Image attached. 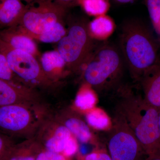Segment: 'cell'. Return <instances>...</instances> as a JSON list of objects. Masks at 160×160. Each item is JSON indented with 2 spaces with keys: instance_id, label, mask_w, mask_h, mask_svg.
<instances>
[{
  "instance_id": "1",
  "label": "cell",
  "mask_w": 160,
  "mask_h": 160,
  "mask_svg": "<svg viewBox=\"0 0 160 160\" xmlns=\"http://www.w3.org/2000/svg\"><path fill=\"white\" fill-rule=\"evenodd\" d=\"M115 114L133 132L149 158L158 155L160 149L159 110L145 101L142 95L128 86L117 89Z\"/></svg>"
},
{
  "instance_id": "2",
  "label": "cell",
  "mask_w": 160,
  "mask_h": 160,
  "mask_svg": "<svg viewBox=\"0 0 160 160\" xmlns=\"http://www.w3.org/2000/svg\"><path fill=\"white\" fill-rule=\"evenodd\" d=\"M120 49L132 78L138 82L143 74L160 62V46L150 29L138 21L124 24Z\"/></svg>"
},
{
  "instance_id": "3",
  "label": "cell",
  "mask_w": 160,
  "mask_h": 160,
  "mask_svg": "<svg viewBox=\"0 0 160 160\" xmlns=\"http://www.w3.org/2000/svg\"><path fill=\"white\" fill-rule=\"evenodd\" d=\"M126 66L119 48L108 43L101 44L86 63L83 76L87 84L99 91L116 88Z\"/></svg>"
},
{
  "instance_id": "4",
  "label": "cell",
  "mask_w": 160,
  "mask_h": 160,
  "mask_svg": "<svg viewBox=\"0 0 160 160\" xmlns=\"http://www.w3.org/2000/svg\"><path fill=\"white\" fill-rule=\"evenodd\" d=\"M89 25L82 21L69 26L66 35L58 42L57 51L67 67L77 70L86 64L95 49Z\"/></svg>"
},
{
  "instance_id": "5",
  "label": "cell",
  "mask_w": 160,
  "mask_h": 160,
  "mask_svg": "<svg viewBox=\"0 0 160 160\" xmlns=\"http://www.w3.org/2000/svg\"><path fill=\"white\" fill-rule=\"evenodd\" d=\"M34 4L27 5L19 23L14 28L32 39L55 23L62 22L67 8L50 0H38Z\"/></svg>"
},
{
  "instance_id": "6",
  "label": "cell",
  "mask_w": 160,
  "mask_h": 160,
  "mask_svg": "<svg viewBox=\"0 0 160 160\" xmlns=\"http://www.w3.org/2000/svg\"><path fill=\"white\" fill-rule=\"evenodd\" d=\"M108 147L112 160H138L142 155L148 157L133 132L115 113L109 130Z\"/></svg>"
},
{
  "instance_id": "7",
  "label": "cell",
  "mask_w": 160,
  "mask_h": 160,
  "mask_svg": "<svg viewBox=\"0 0 160 160\" xmlns=\"http://www.w3.org/2000/svg\"><path fill=\"white\" fill-rule=\"evenodd\" d=\"M0 52L6 57L15 75L23 81L42 86L51 83L50 79L43 71L37 58L32 55L12 49L1 42Z\"/></svg>"
},
{
  "instance_id": "8",
  "label": "cell",
  "mask_w": 160,
  "mask_h": 160,
  "mask_svg": "<svg viewBox=\"0 0 160 160\" xmlns=\"http://www.w3.org/2000/svg\"><path fill=\"white\" fill-rule=\"evenodd\" d=\"M32 114L23 104L0 107V130L6 133H20L32 123Z\"/></svg>"
},
{
  "instance_id": "9",
  "label": "cell",
  "mask_w": 160,
  "mask_h": 160,
  "mask_svg": "<svg viewBox=\"0 0 160 160\" xmlns=\"http://www.w3.org/2000/svg\"><path fill=\"white\" fill-rule=\"evenodd\" d=\"M138 82L145 101L160 109V62L147 70Z\"/></svg>"
},
{
  "instance_id": "10",
  "label": "cell",
  "mask_w": 160,
  "mask_h": 160,
  "mask_svg": "<svg viewBox=\"0 0 160 160\" xmlns=\"http://www.w3.org/2000/svg\"><path fill=\"white\" fill-rule=\"evenodd\" d=\"M0 42L12 49L25 52L36 58L41 57L37 46L33 39L21 33L14 28L1 32Z\"/></svg>"
},
{
  "instance_id": "11",
  "label": "cell",
  "mask_w": 160,
  "mask_h": 160,
  "mask_svg": "<svg viewBox=\"0 0 160 160\" xmlns=\"http://www.w3.org/2000/svg\"><path fill=\"white\" fill-rule=\"evenodd\" d=\"M27 7L17 0H2L0 3V26L14 28L18 26Z\"/></svg>"
},
{
  "instance_id": "12",
  "label": "cell",
  "mask_w": 160,
  "mask_h": 160,
  "mask_svg": "<svg viewBox=\"0 0 160 160\" xmlns=\"http://www.w3.org/2000/svg\"><path fill=\"white\" fill-rule=\"evenodd\" d=\"M32 92L29 89L15 83L0 78V107L12 104H23L29 99Z\"/></svg>"
},
{
  "instance_id": "13",
  "label": "cell",
  "mask_w": 160,
  "mask_h": 160,
  "mask_svg": "<svg viewBox=\"0 0 160 160\" xmlns=\"http://www.w3.org/2000/svg\"><path fill=\"white\" fill-rule=\"evenodd\" d=\"M40 63L46 75L49 77L60 75L66 66L65 60L57 50L46 52L41 55Z\"/></svg>"
},
{
  "instance_id": "14",
  "label": "cell",
  "mask_w": 160,
  "mask_h": 160,
  "mask_svg": "<svg viewBox=\"0 0 160 160\" xmlns=\"http://www.w3.org/2000/svg\"><path fill=\"white\" fill-rule=\"evenodd\" d=\"M89 29L93 38L102 39L109 37L114 29V24L110 18L100 16L89 23Z\"/></svg>"
},
{
  "instance_id": "15",
  "label": "cell",
  "mask_w": 160,
  "mask_h": 160,
  "mask_svg": "<svg viewBox=\"0 0 160 160\" xmlns=\"http://www.w3.org/2000/svg\"><path fill=\"white\" fill-rule=\"evenodd\" d=\"M65 126L81 142H87L91 138L89 126L80 118L76 117L69 118L65 122Z\"/></svg>"
},
{
  "instance_id": "16",
  "label": "cell",
  "mask_w": 160,
  "mask_h": 160,
  "mask_svg": "<svg viewBox=\"0 0 160 160\" xmlns=\"http://www.w3.org/2000/svg\"><path fill=\"white\" fill-rule=\"evenodd\" d=\"M71 137V132L66 126H59L53 135L46 142V149L48 151L57 153L63 152L66 142Z\"/></svg>"
},
{
  "instance_id": "17",
  "label": "cell",
  "mask_w": 160,
  "mask_h": 160,
  "mask_svg": "<svg viewBox=\"0 0 160 160\" xmlns=\"http://www.w3.org/2000/svg\"><path fill=\"white\" fill-rule=\"evenodd\" d=\"M87 123L94 129L105 130L110 128L112 122L108 115L100 108H92L86 115Z\"/></svg>"
},
{
  "instance_id": "18",
  "label": "cell",
  "mask_w": 160,
  "mask_h": 160,
  "mask_svg": "<svg viewBox=\"0 0 160 160\" xmlns=\"http://www.w3.org/2000/svg\"><path fill=\"white\" fill-rule=\"evenodd\" d=\"M66 33L67 30L63 25L62 22H59L35 38L34 39L45 43L58 42Z\"/></svg>"
},
{
  "instance_id": "19",
  "label": "cell",
  "mask_w": 160,
  "mask_h": 160,
  "mask_svg": "<svg viewBox=\"0 0 160 160\" xmlns=\"http://www.w3.org/2000/svg\"><path fill=\"white\" fill-rule=\"evenodd\" d=\"M96 102V96L94 92L88 87H84L78 93L74 104L81 110H87L93 108Z\"/></svg>"
},
{
  "instance_id": "20",
  "label": "cell",
  "mask_w": 160,
  "mask_h": 160,
  "mask_svg": "<svg viewBox=\"0 0 160 160\" xmlns=\"http://www.w3.org/2000/svg\"><path fill=\"white\" fill-rule=\"evenodd\" d=\"M81 4L86 13L90 15H104L109 8L108 0H79Z\"/></svg>"
},
{
  "instance_id": "21",
  "label": "cell",
  "mask_w": 160,
  "mask_h": 160,
  "mask_svg": "<svg viewBox=\"0 0 160 160\" xmlns=\"http://www.w3.org/2000/svg\"><path fill=\"white\" fill-rule=\"evenodd\" d=\"M146 4L152 25L160 35V0H147Z\"/></svg>"
},
{
  "instance_id": "22",
  "label": "cell",
  "mask_w": 160,
  "mask_h": 160,
  "mask_svg": "<svg viewBox=\"0 0 160 160\" xmlns=\"http://www.w3.org/2000/svg\"><path fill=\"white\" fill-rule=\"evenodd\" d=\"M14 73L9 67L6 57L0 52V78L14 83Z\"/></svg>"
},
{
  "instance_id": "23",
  "label": "cell",
  "mask_w": 160,
  "mask_h": 160,
  "mask_svg": "<svg viewBox=\"0 0 160 160\" xmlns=\"http://www.w3.org/2000/svg\"><path fill=\"white\" fill-rule=\"evenodd\" d=\"M36 160H66L62 155L57 152L47 151L38 155Z\"/></svg>"
},
{
  "instance_id": "24",
  "label": "cell",
  "mask_w": 160,
  "mask_h": 160,
  "mask_svg": "<svg viewBox=\"0 0 160 160\" xmlns=\"http://www.w3.org/2000/svg\"><path fill=\"white\" fill-rule=\"evenodd\" d=\"M78 149V143L76 140L71 137L66 142L63 152L65 155L71 156L76 152Z\"/></svg>"
},
{
  "instance_id": "25",
  "label": "cell",
  "mask_w": 160,
  "mask_h": 160,
  "mask_svg": "<svg viewBox=\"0 0 160 160\" xmlns=\"http://www.w3.org/2000/svg\"><path fill=\"white\" fill-rule=\"evenodd\" d=\"M9 140L2 134H0V160H4L8 154Z\"/></svg>"
},
{
  "instance_id": "26",
  "label": "cell",
  "mask_w": 160,
  "mask_h": 160,
  "mask_svg": "<svg viewBox=\"0 0 160 160\" xmlns=\"http://www.w3.org/2000/svg\"><path fill=\"white\" fill-rule=\"evenodd\" d=\"M86 160H112L108 154L103 152H93L86 156Z\"/></svg>"
},
{
  "instance_id": "27",
  "label": "cell",
  "mask_w": 160,
  "mask_h": 160,
  "mask_svg": "<svg viewBox=\"0 0 160 160\" xmlns=\"http://www.w3.org/2000/svg\"><path fill=\"white\" fill-rule=\"evenodd\" d=\"M50 1L67 9L68 7L71 6V5L76 2H78L79 0H50Z\"/></svg>"
},
{
  "instance_id": "28",
  "label": "cell",
  "mask_w": 160,
  "mask_h": 160,
  "mask_svg": "<svg viewBox=\"0 0 160 160\" xmlns=\"http://www.w3.org/2000/svg\"><path fill=\"white\" fill-rule=\"evenodd\" d=\"M4 160H35V159L31 157H24L21 156L9 155V154H8Z\"/></svg>"
},
{
  "instance_id": "29",
  "label": "cell",
  "mask_w": 160,
  "mask_h": 160,
  "mask_svg": "<svg viewBox=\"0 0 160 160\" xmlns=\"http://www.w3.org/2000/svg\"><path fill=\"white\" fill-rule=\"evenodd\" d=\"M17 1H21V2L24 1V2L27 3V4H28V5H31L36 2L38 0H17Z\"/></svg>"
},
{
  "instance_id": "30",
  "label": "cell",
  "mask_w": 160,
  "mask_h": 160,
  "mask_svg": "<svg viewBox=\"0 0 160 160\" xmlns=\"http://www.w3.org/2000/svg\"><path fill=\"white\" fill-rule=\"evenodd\" d=\"M116 2L120 3H122V4H126V3H129L131 2L134 0H115Z\"/></svg>"
},
{
  "instance_id": "31",
  "label": "cell",
  "mask_w": 160,
  "mask_h": 160,
  "mask_svg": "<svg viewBox=\"0 0 160 160\" xmlns=\"http://www.w3.org/2000/svg\"><path fill=\"white\" fill-rule=\"evenodd\" d=\"M147 160H160V156H155L149 158Z\"/></svg>"
},
{
  "instance_id": "32",
  "label": "cell",
  "mask_w": 160,
  "mask_h": 160,
  "mask_svg": "<svg viewBox=\"0 0 160 160\" xmlns=\"http://www.w3.org/2000/svg\"><path fill=\"white\" fill-rule=\"evenodd\" d=\"M158 126H159V131L160 135V149L159 151L158 154L157 156H160V109L159 110V118H158Z\"/></svg>"
}]
</instances>
